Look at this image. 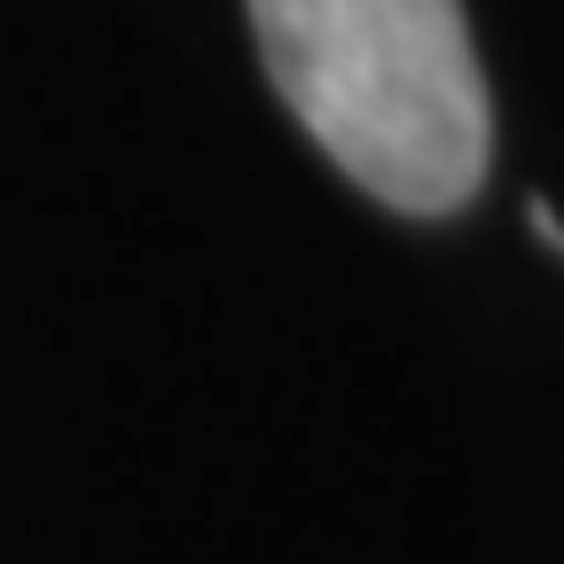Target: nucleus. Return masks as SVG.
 <instances>
[{
    "instance_id": "nucleus-1",
    "label": "nucleus",
    "mask_w": 564,
    "mask_h": 564,
    "mask_svg": "<svg viewBox=\"0 0 564 564\" xmlns=\"http://www.w3.org/2000/svg\"><path fill=\"white\" fill-rule=\"evenodd\" d=\"M274 95L392 212H455L486 181L494 110L463 0H251Z\"/></svg>"
}]
</instances>
